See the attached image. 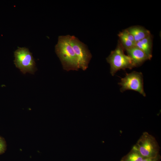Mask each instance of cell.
<instances>
[{"label":"cell","instance_id":"1","mask_svg":"<svg viewBox=\"0 0 161 161\" xmlns=\"http://www.w3.org/2000/svg\"><path fill=\"white\" fill-rule=\"evenodd\" d=\"M55 52L64 70H78L79 68L78 58L69 42L68 35L59 36L55 46Z\"/></svg>","mask_w":161,"mask_h":161},{"label":"cell","instance_id":"2","mask_svg":"<svg viewBox=\"0 0 161 161\" xmlns=\"http://www.w3.org/2000/svg\"><path fill=\"white\" fill-rule=\"evenodd\" d=\"M124 50L119 40L116 48L111 51L106 59L107 62L110 65V72L112 76L120 70L131 69L134 67L131 58L124 54Z\"/></svg>","mask_w":161,"mask_h":161},{"label":"cell","instance_id":"3","mask_svg":"<svg viewBox=\"0 0 161 161\" xmlns=\"http://www.w3.org/2000/svg\"><path fill=\"white\" fill-rule=\"evenodd\" d=\"M133 147L144 158L154 157L160 154V147L157 140L147 132L143 133Z\"/></svg>","mask_w":161,"mask_h":161},{"label":"cell","instance_id":"4","mask_svg":"<svg viewBox=\"0 0 161 161\" xmlns=\"http://www.w3.org/2000/svg\"><path fill=\"white\" fill-rule=\"evenodd\" d=\"M14 64L24 74L28 72L34 74L37 70L32 53L25 47L18 48L14 52Z\"/></svg>","mask_w":161,"mask_h":161},{"label":"cell","instance_id":"5","mask_svg":"<svg viewBox=\"0 0 161 161\" xmlns=\"http://www.w3.org/2000/svg\"><path fill=\"white\" fill-rule=\"evenodd\" d=\"M118 84L121 86L120 90L121 92L127 90H132L146 96L143 87V76L141 72L133 71L126 73L124 78H121Z\"/></svg>","mask_w":161,"mask_h":161},{"label":"cell","instance_id":"6","mask_svg":"<svg viewBox=\"0 0 161 161\" xmlns=\"http://www.w3.org/2000/svg\"><path fill=\"white\" fill-rule=\"evenodd\" d=\"M70 43L78 58L79 68L83 70L88 67L92 55L86 45L74 35H68Z\"/></svg>","mask_w":161,"mask_h":161},{"label":"cell","instance_id":"7","mask_svg":"<svg viewBox=\"0 0 161 161\" xmlns=\"http://www.w3.org/2000/svg\"><path fill=\"white\" fill-rule=\"evenodd\" d=\"M135 67L141 66L148 59L145 53L136 46L125 50Z\"/></svg>","mask_w":161,"mask_h":161},{"label":"cell","instance_id":"8","mask_svg":"<svg viewBox=\"0 0 161 161\" xmlns=\"http://www.w3.org/2000/svg\"><path fill=\"white\" fill-rule=\"evenodd\" d=\"M136 46L146 55L148 60L152 57V39L151 35L136 42Z\"/></svg>","mask_w":161,"mask_h":161},{"label":"cell","instance_id":"9","mask_svg":"<svg viewBox=\"0 0 161 161\" xmlns=\"http://www.w3.org/2000/svg\"><path fill=\"white\" fill-rule=\"evenodd\" d=\"M126 30L132 35L136 43L151 34L148 30L140 26H132Z\"/></svg>","mask_w":161,"mask_h":161},{"label":"cell","instance_id":"10","mask_svg":"<svg viewBox=\"0 0 161 161\" xmlns=\"http://www.w3.org/2000/svg\"><path fill=\"white\" fill-rule=\"evenodd\" d=\"M144 158L138 151L133 147L130 152L124 156L120 161H142Z\"/></svg>","mask_w":161,"mask_h":161},{"label":"cell","instance_id":"11","mask_svg":"<svg viewBox=\"0 0 161 161\" xmlns=\"http://www.w3.org/2000/svg\"><path fill=\"white\" fill-rule=\"evenodd\" d=\"M119 38V41L122 44L124 50L128 49L136 46V43L130 41L125 36L120 32L118 35Z\"/></svg>","mask_w":161,"mask_h":161},{"label":"cell","instance_id":"12","mask_svg":"<svg viewBox=\"0 0 161 161\" xmlns=\"http://www.w3.org/2000/svg\"><path fill=\"white\" fill-rule=\"evenodd\" d=\"M6 144L4 138L0 137V154L3 153L6 150Z\"/></svg>","mask_w":161,"mask_h":161},{"label":"cell","instance_id":"13","mask_svg":"<svg viewBox=\"0 0 161 161\" xmlns=\"http://www.w3.org/2000/svg\"><path fill=\"white\" fill-rule=\"evenodd\" d=\"M160 159L161 156L160 154L155 157L144 158L142 161H160Z\"/></svg>","mask_w":161,"mask_h":161}]
</instances>
